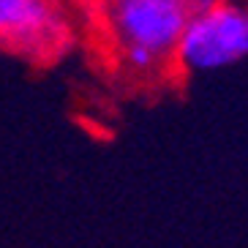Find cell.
Here are the masks:
<instances>
[{"instance_id": "1", "label": "cell", "mask_w": 248, "mask_h": 248, "mask_svg": "<svg viewBox=\"0 0 248 248\" xmlns=\"http://www.w3.org/2000/svg\"><path fill=\"white\" fill-rule=\"evenodd\" d=\"M216 0H101V19L115 66L139 85L175 77V52L197 11Z\"/></svg>"}, {"instance_id": "2", "label": "cell", "mask_w": 248, "mask_h": 248, "mask_svg": "<svg viewBox=\"0 0 248 248\" xmlns=\"http://www.w3.org/2000/svg\"><path fill=\"white\" fill-rule=\"evenodd\" d=\"M248 58V0H216L197 11L175 52V74L204 77Z\"/></svg>"}, {"instance_id": "3", "label": "cell", "mask_w": 248, "mask_h": 248, "mask_svg": "<svg viewBox=\"0 0 248 248\" xmlns=\"http://www.w3.org/2000/svg\"><path fill=\"white\" fill-rule=\"evenodd\" d=\"M74 41L66 0H0V49L28 63H52Z\"/></svg>"}]
</instances>
